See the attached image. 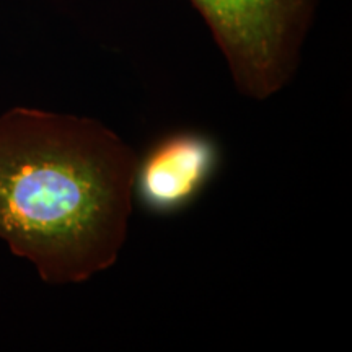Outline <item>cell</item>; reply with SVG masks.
<instances>
[{
    "mask_svg": "<svg viewBox=\"0 0 352 352\" xmlns=\"http://www.w3.org/2000/svg\"><path fill=\"white\" fill-rule=\"evenodd\" d=\"M217 147L195 132L168 135L138 160L134 195L147 210L171 214L191 204L214 176Z\"/></svg>",
    "mask_w": 352,
    "mask_h": 352,
    "instance_id": "obj_3",
    "label": "cell"
},
{
    "mask_svg": "<svg viewBox=\"0 0 352 352\" xmlns=\"http://www.w3.org/2000/svg\"><path fill=\"white\" fill-rule=\"evenodd\" d=\"M138 160L90 118L3 113L0 239L46 283H85L111 267L126 243Z\"/></svg>",
    "mask_w": 352,
    "mask_h": 352,
    "instance_id": "obj_1",
    "label": "cell"
},
{
    "mask_svg": "<svg viewBox=\"0 0 352 352\" xmlns=\"http://www.w3.org/2000/svg\"><path fill=\"white\" fill-rule=\"evenodd\" d=\"M240 91L270 98L296 72L316 0H191Z\"/></svg>",
    "mask_w": 352,
    "mask_h": 352,
    "instance_id": "obj_2",
    "label": "cell"
}]
</instances>
